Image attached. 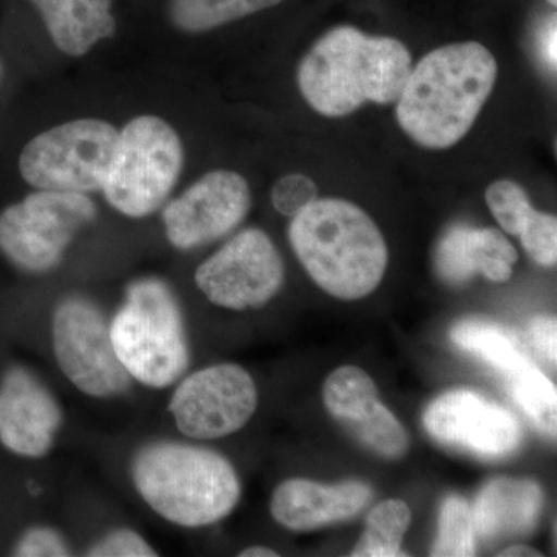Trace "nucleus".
<instances>
[{
	"instance_id": "nucleus-1",
	"label": "nucleus",
	"mask_w": 557,
	"mask_h": 557,
	"mask_svg": "<svg viewBox=\"0 0 557 557\" xmlns=\"http://www.w3.org/2000/svg\"><path fill=\"white\" fill-rule=\"evenodd\" d=\"M497 75L496 58L474 40L431 51L410 70L399 95V127L423 148H453L474 126Z\"/></svg>"
},
{
	"instance_id": "nucleus-2",
	"label": "nucleus",
	"mask_w": 557,
	"mask_h": 557,
	"mask_svg": "<svg viewBox=\"0 0 557 557\" xmlns=\"http://www.w3.org/2000/svg\"><path fill=\"white\" fill-rule=\"evenodd\" d=\"M412 70V57L401 40L370 36L355 27L325 33L300 61V94L329 119L350 115L368 101L398 100Z\"/></svg>"
},
{
	"instance_id": "nucleus-3",
	"label": "nucleus",
	"mask_w": 557,
	"mask_h": 557,
	"mask_svg": "<svg viewBox=\"0 0 557 557\" xmlns=\"http://www.w3.org/2000/svg\"><path fill=\"white\" fill-rule=\"evenodd\" d=\"M288 237L309 276L333 298H366L386 273V240L368 212L351 201H311L293 218Z\"/></svg>"
},
{
	"instance_id": "nucleus-4",
	"label": "nucleus",
	"mask_w": 557,
	"mask_h": 557,
	"mask_svg": "<svg viewBox=\"0 0 557 557\" xmlns=\"http://www.w3.org/2000/svg\"><path fill=\"white\" fill-rule=\"evenodd\" d=\"M132 482L160 518L183 528L218 523L239 504L242 485L222 454L189 443H148L132 460Z\"/></svg>"
},
{
	"instance_id": "nucleus-5",
	"label": "nucleus",
	"mask_w": 557,
	"mask_h": 557,
	"mask_svg": "<svg viewBox=\"0 0 557 557\" xmlns=\"http://www.w3.org/2000/svg\"><path fill=\"white\" fill-rule=\"evenodd\" d=\"M110 336L121 364L143 386L170 387L189 368L182 307L161 278L132 282L123 306L110 319Z\"/></svg>"
},
{
	"instance_id": "nucleus-6",
	"label": "nucleus",
	"mask_w": 557,
	"mask_h": 557,
	"mask_svg": "<svg viewBox=\"0 0 557 557\" xmlns=\"http://www.w3.org/2000/svg\"><path fill=\"white\" fill-rule=\"evenodd\" d=\"M183 161L182 139L168 121L137 116L119 134L101 190L110 207L126 218H148L171 196Z\"/></svg>"
},
{
	"instance_id": "nucleus-7",
	"label": "nucleus",
	"mask_w": 557,
	"mask_h": 557,
	"mask_svg": "<svg viewBox=\"0 0 557 557\" xmlns=\"http://www.w3.org/2000/svg\"><path fill=\"white\" fill-rule=\"evenodd\" d=\"M97 215L87 194L38 189L0 212V251L25 273H49Z\"/></svg>"
},
{
	"instance_id": "nucleus-8",
	"label": "nucleus",
	"mask_w": 557,
	"mask_h": 557,
	"mask_svg": "<svg viewBox=\"0 0 557 557\" xmlns=\"http://www.w3.org/2000/svg\"><path fill=\"white\" fill-rule=\"evenodd\" d=\"M119 134L108 121L95 119L73 120L42 132L22 150V178L36 189L101 190Z\"/></svg>"
},
{
	"instance_id": "nucleus-9",
	"label": "nucleus",
	"mask_w": 557,
	"mask_h": 557,
	"mask_svg": "<svg viewBox=\"0 0 557 557\" xmlns=\"http://www.w3.org/2000/svg\"><path fill=\"white\" fill-rule=\"evenodd\" d=\"M51 344L58 368L79 392L113 398L132 387L110 336V321L86 296H67L51 317Z\"/></svg>"
},
{
	"instance_id": "nucleus-10",
	"label": "nucleus",
	"mask_w": 557,
	"mask_h": 557,
	"mask_svg": "<svg viewBox=\"0 0 557 557\" xmlns=\"http://www.w3.org/2000/svg\"><path fill=\"white\" fill-rule=\"evenodd\" d=\"M285 267L269 234L248 228L200 263L196 284L209 302L228 310L260 309L284 285Z\"/></svg>"
},
{
	"instance_id": "nucleus-11",
	"label": "nucleus",
	"mask_w": 557,
	"mask_h": 557,
	"mask_svg": "<svg viewBox=\"0 0 557 557\" xmlns=\"http://www.w3.org/2000/svg\"><path fill=\"white\" fill-rule=\"evenodd\" d=\"M258 387L237 364L209 366L180 381L168 410L185 437L215 440L240 431L258 409Z\"/></svg>"
},
{
	"instance_id": "nucleus-12",
	"label": "nucleus",
	"mask_w": 557,
	"mask_h": 557,
	"mask_svg": "<svg viewBox=\"0 0 557 557\" xmlns=\"http://www.w3.org/2000/svg\"><path fill=\"white\" fill-rule=\"evenodd\" d=\"M251 209L248 182L233 171H212L163 209L172 247L188 251L225 237Z\"/></svg>"
},
{
	"instance_id": "nucleus-13",
	"label": "nucleus",
	"mask_w": 557,
	"mask_h": 557,
	"mask_svg": "<svg viewBox=\"0 0 557 557\" xmlns=\"http://www.w3.org/2000/svg\"><path fill=\"white\" fill-rule=\"evenodd\" d=\"M424 428L442 445L496 460L515 453L522 442L518 418L478 392H448L431 403Z\"/></svg>"
},
{
	"instance_id": "nucleus-14",
	"label": "nucleus",
	"mask_w": 557,
	"mask_h": 557,
	"mask_svg": "<svg viewBox=\"0 0 557 557\" xmlns=\"http://www.w3.org/2000/svg\"><path fill=\"white\" fill-rule=\"evenodd\" d=\"M64 424L60 401L32 370L14 366L0 381V443L16 456L40 458Z\"/></svg>"
},
{
	"instance_id": "nucleus-15",
	"label": "nucleus",
	"mask_w": 557,
	"mask_h": 557,
	"mask_svg": "<svg viewBox=\"0 0 557 557\" xmlns=\"http://www.w3.org/2000/svg\"><path fill=\"white\" fill-rule=\"evenodd\" d=\"M372 496L368 483L322 485L311 480L289 479L274 490L270 511L288 530L310 531L354 518Z\"/></svg>"
},
{
	"instance_id": "nucleus-16",
	"label": "nucleus",
	"mask_w": 557,
	"mask_h": 557,
	"mask_svg": "<svg viewBox=\"0 0 557 557\" xmlns=\"http://www.w3.org/2000/svg\"><path fill=\"white\" fill-rule=\"evenodd\" d=\"M518 259V251L500 231L457 225L440 240L435 267L449 285L467 284L478 273L493 282H507Z\"/></svg>"
},
{
	"instance_id": "nucleus-17",
	"label": "nucleus",
	"mask_w": 557,
	"mask_h": 557,
	"mask_svg": "<svg viewBox=\"0 0 557 557\" xmlns=\"http://www.w3.org/2000/svg\"><path fill=\"white\" fill-rule=\"evenodd\" d=\"M544 493L533 480L494 479L472 505L475 536L483 541L523 534L536 527Z\"/></svg>"
},
{
	"instance_id": "nucleus-18",
	"label": "nucleus",
	"mask_w": 557,
	"mask_h": 557,
	"mask_svg": "<svg viewBox=\"0 0 557 557\" xmlns=\"http://www.w3.org/2000/svg\"><path fill=\"white\" fill-rule=\"evenodd\" d=\"M54 46L69 57H84L116 32L113 0H30Z\"/></svg>"
},
{
	"instance_id": "nucleus-19",
	"label": "nucleus",
	"mask_w": 557,
	"mask_h": 557,
	"mask_svg": "<svg viewBox=\"0 0 557 557\" xmlns=\"http://www.w3.org/2000/svg\"><path fill=\"white\" fill-rule=\"evenodd\" d=\"M324 403L330 416L341 421L351 434L384 406L375 381L357 366L336 369L325 380Z\"/></svg>"
},
{
	"instance_id": "nucleus-20",
	"label": "nucleus",
	"mask_w": 557,
	"mask_h": 557,
	"mask_svg": "<svg viewBox=\"0 0 557 557\" xmlns=\"http://www.w3.org/2000/svg\"><path fill=\"white\" fill-rule=\"evenodd\" d=\"M450 339L468 354L475 355L491 368L508 375L530 359L520 350L519 341L507 329L493 322L461 321L450 330Z\"/></svg>"
},
{
	"instance_id": "nucleus-21",
	"label": "nucleus",
	"mask_w": 557,
	"mask_h": 557,
	"mask_svg": "<svg viewBox=\"0 0 557 557\" xmlns=\"http://www.w3.org/2000/svg\"><path fill=\"white\" fill-rule=\"evenodd\" d=\"M281 2L284 0H170V17L178 30L205 33Z\"/></svg>"
},
{
	"instance_id": "nucleus-22",
	"label": "nucleus",
	"mask_w": 557,
	"mask_h": 557,
	"mask_svg": "<svg viewBox=\"0 0 557 557\" xmlns=\"http://www.w3.org/2000/svg\"><path fill=\"white\" fill-rule=\"evenodd\" d=\"M412 522L408 504L398 498L381 502L366 520V530L351 552L355 557H397L403 552V539Z\"/></svg>"
},
{
	"instance_id": "nucleus-23",
	"label": "nucleus",
	"mask_w": 557,
	"mask_h": 557,
	"mask_svg": "<svg viewBox=\"0 0 557 557\" xmlns=\"http://www.w3.org/2000/svg\"><path fill=\"white\" fill-rule=\"evenodd\" d=\"M509 395L530 418L531 423L544 432L556 435V386L536 368L527 362L522 368L505 375Z\"/></svg>"
},
{
	"instance_id": "nucleus-24",
	"label": "nucleus",
	"mask_w": 557,
	"mask_h": 557,
	"mask_svg": "<svg viewBox=\"0 0 557 557\" xmlns=\"http://www.w3.org/2000/svg\"><path fill=\"white\" fill-rule=\"evenodd\" d=\"M472 508L467 498L449 496L440 509L438 534L432 556H475L478 549Z\"/></svg>"
},
{
	"instance_id": "nucleus-25",
	"label": "nucleus",
	"mask_w": 557,
	"mask_h": 557,
	"mask_svg": "<svg viewBox=\"0 0 557 557\" xmlns=\"http://www.w3.org/2000/svg\"><path fill=\"white\" fill-rule=\"evenodd\" d=\"M486 205L502 230L519 236L534 208L525 190L511 180H497L486 189Z\"/></svg>"
},
{
	"instance_id": "nucleus-26",
	"label": "nucleus",
	"mask_w": 557,
	"mask_h": 557,
	"mask_svg": "<svg viewBox=\"0 0 557 557\" xmlns=\"http://www.w3.org/2000/svg\"><path fill=\"white\" fill-rule=\"evenodd\" d=\"M522 247L537 265H556L557 260V220L555 215L544 214L534 209L519 233Z\"/></svg>"
},
{
	"instance_id": "nucleus-27",
	"label": "nucleus",
	"mask_w": 557,
	"mask_h": 557,
	"mask_svg": "<svg viewBox=\"0 0 557 557\" xmlns=\"http://www.w3.org/2000/svg\"><path fill=\"white\" fill-rule=\"evenodd\" d=\"M317 183L304 174L284 175L271 189L273 207L285 218H295L302 209L309 207L311 201L317 200Z\"/></svg>"
},
{
	"instance_id": "nucleus-28",
	"label": "nucleus",
	"mask_w": 557,
	"mask_h": 557,
	"mask_svg": "<svg viewBox=\"0 0 557 557\" xmlns=\"http://www.w3.org/2000/svg\"><path fill=\"white\" fill-rule=\"evenodd\" d=\"M91 557H150L159 556L152 545L131 528H115L87 548Z\"/></svg>"
},
{
	"instance_id": "nucleus-29",
	"label": "nucleus",
	"mask_w": 557,
	"mask_h": 557,
	"mask_svg": "<svg viewBox=\"0 0 557 557\" xmlns=\"http://www.w3.org/2000/svg\"><path fill=\"white\" fill-rule=\"evenodd\" d=\"M20 557H64L72 555L67 539L53 527H33L22 534L13 552Z\"/></svg>"
},
{
	"instance_id": "nucleus-30",
	"label": "nucleus",
	"mask_w": 557,
	"mask_h": 557,
	"mask_svg": "<svg viewBox=\"0 0 557 557\" xmlns=\"http://www.w3.org/2000/svg\"><path fill=\"white\" fill-rule=\"evenodd\" d=\"M556 319L549 317H537L530 322V338L539 354L547 361L556 364Z\"/></svg>"
},
{
	"instance_id": "nucleus-31",
	"label": "nucleus",
	"mask_w": 557,
	"mask_h": 557,
	"mask_svg": "<svg viewBox=\"0 0 557 557\" xmlns=\"http://www.w3.org/2000/svg\"><path fill=\"white\" fill-rule=\"evenodd\" d=\"M498 556H512V557H537L541 556V553L537 549L527 547V545H515V547H509L504 549V552L498 553Z\"/></svg>"
},
{
	"instance_id": "nucleus-32",
	"label": "nucleus",
	"mask_w": 557,
	"mask_h": 557,
	"mask_svg": "<svg viewBox=\"0 0 557 557\" xmlns=\"http://www.w3.org/2000/svg\"><path fill=\"white\" fill-rule=\"evenodd\" d=\"M240 557H277L278 553L267 547H249L242 549Z\"/></svg>"
},
{
	"instance_id": "nucleus-33",
	"label": "nucleus",
	"mask_w": 557,
	"mask_h": 557,
	"mask_svg": "<svg viewBox=\"0 0 557 557\" xmlns=\"http://www.w3.org/2000/svg\"><path fill=\"white\" fill-rule=\"evenodd\" d=\"M547 57L549 64L553 62V67L556 69V21L553 22L552 30L548 32Z\"/></svg>"
},
{
	"instance_id": "nucleus-34",
	"label": "nucleus",
	"mask_w": 557,
	"mask_h": 557,
	"mask_svg": "<svg viewBox=\"0 0 557 557\" xmlns=\"http://www.w3.org/2000/svg\"><path fill=\"white\" fill-rule=\"evenodd\" d=\"M549 5L556 7L557 0H547Z\"/></svg>"
},
{
	"instance_id": "nucleus-35",
	"label": "nucleus",
	"mask_w": 557,
	"mask_h": 557,
	"mask_svg": "<svg viewBox=\"0 0 557 557\" xmlns=\"http://www.w3.org/2000/svg\"><path fill=\"white\" fill-rule=\"evenodd\" d=\"M2 75H3V67H2V62H0V81H2Z\"/></svg>"
}]
</instances>
